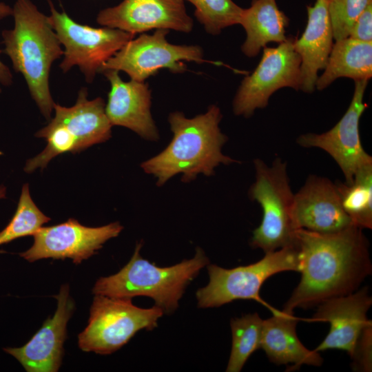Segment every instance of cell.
I'll return each mask as SVG.
<instances>
[{"mask_svg":"<svg viewBox=\"0 0 372 372\" xmlns=\"http://www.w3.org/2000/svg\"><path fill=\"white\" fill-rule=\"evenodd\" d=\"M301 279L283 310L307 309L358 290L371 275L369 243L354 225L333 234L296 230Z\"/></svg>","mask_w":372,"mask_h":372,"instance_id":"6da1fadb","label":"cell"},{"mask_svg":"<svg viewBox=\"0 0 372 372\" xmlns=\"http://www.w3.org/2000/svg\"><path fill=\"white\" fill-rule=\"evenodd\" d=\"M223 115L216 105L194 118H187L183 112L169 114L168 122L173 137L159 154L143 162V171L156 178V185L162 186L173 176L181 174V180L188 183L203 174H214L220 164L229 165L237 161L223 154L227 137L220 130Z\"/></svg>","mask_w":372,"mask_h":372,"instance_id":"7a4b0ae2","label":"cell"},{"mask_svg":"<svg viewBox=\"0 0 372 372\" xmlns=\"http://www.w3.org/2000/svg\"><path fill=\"white\" fill-rule=\"evenodd\" d=\"M14 28L2 31L4 52L12 67L22 74L32 98L46 119L50 118L54 103L49 86L52 63L63 50L48 16L31 0H16L12 8Z\"/></svg>","mask_w":372,"mask_h":372,"instance_id":"3957f363","label":"cell"},{"mask_svg":"<svg viewBox=\"0 0 372 372\" xmlns=\"http://www.w3.org/2000/svg\"><path fill=\"white\" fill-rule=\"evenodd\" d=\"M142 242L136 245L130 260L116 273L100 278L92 293L114 298H132L147 296L164 313H170L178 307L186 287L209 263L203 250L196 247L195 256L175 265L157 267L140 254Z\"/></svg>","mask_w":372,"mask_h":372,"instance_id":"277c9868","label":"cell"},{"mask_svg":"<svg viewBox=\"0 0 372 372\" xmlns=\"http://www.w3.org/2000/svg\"><path fill=\"white\" fill-rule=\"evenodd\" d=\"M54 118L35 134L45 138L47 145L26 162L24 170L28 173L44 169L60 154L80 152L111 137L112 125L105 113L104 100L101 97L88 100L85 87L79 90L73 106L67 107L54 103Z\"/></svg>","mask_w":372,"mask_h":372,"instance_id":"5b68a950","label":"cell"},{"mask_svg":"<svg viewBox=\"0 0 372 372\" xmlns=\"http://www.w3.org/2000/svg\"><path fill=\"white\" fill-rule=\"evenodd\" d=\"M256 180L249 196L262 210L260 225L254 230L251 245L265 253L296 244V230L292 220L294 194L289 184L287 163L276 158L269 166L254 161Z\"/></svg>","mask_w":372,"mask_h":372,"instance_id":"8992f818","label":"cell"},{"mask_svg":"<svg viewBox=\"0 0 372 372\" xmlns=\"http://www.w3.org/2000/svg\"><path fill=\"white\" fill-rule=\"evenodd\" d=\"M164 314L157 306L144 309L132 298L95 295L88 323L79 334V348L85 352L110 354L127 344L139 331L152 330Z\"/></svg>","mask_w":372,"mask_h":372,"instance_id":"52a82bcc","label":"cell"},{"mask_svg":"<svg viewBox=\"0 0 372 372\" xmlns=\"http://www.w3.org/2000/svg\"><path fill=\"white\" fill-rule=\"evenodd\" d=\"M208 284L196 293L199 308L218 307L236 300L262 302L260 291L269 277L286 271H299L298 250L296 245L265 253L259 261L233 269L208 264Z\"/></svg>","mask_w":372,"mask_h":372,"instance_id":"ba28073f","label":"cell"},{"mask_svg":"<svg viewBox=\"0 0 372 372\" xmlns=\"http://www.w3.org/2000/svg\"><path fill=\"white\" fill-rule=\"evenodd\" d=\"M49 23L61 45L63 59L60 68L63 73L77 66L87 83H92L103 65L135 34L109 27L93 28L72 20L64 11H58L48 0Z\"/></svg>","mask_w":372,"mask_h":372,"instance_id":"9c48e42d","label":"cell"},{"mask_svg":"<svg viewBox=\"0 0 372 372\" xmlns=\"http://www.w3.org/2000/svg\"><path fill=\"white\" fill-rule=\"evenodd\" d=\"M294 39H287L275 48L265 47L261 59L242 81L233 100L237 116H251L256 110L266 107L271 96L282 87L299 90L301 59L294 48Z\"/></svg>","mask_w":372,"mask_h":372,"instance_id":"30bf717a","label":"cell"},{"mask_svg":"<svg viewBox=\"0 0 372 372\" xmlns=\"http://www.w3.org/2000/svg\"><path fill=\"white\" fill-rule=\"evenodd\" d=\"M168 33L167 30L158 29L152 34L143 33L132 39L103 65L100 72L123 71L130 79L145 82L161 69L181 73L187 68L184 61H206L201 47L170 43L167 40Z\"/></svg>","mask_w":372,"mask_h":372,"instance_id":"8fae6325","label":"cell"},{"mask_svg":"<svg viewBox=\"0 0 372 372\" xmlns=\"http://www.w3.org/2000/svg\"><path fill=\"white\" fill-rule=\"evenodd\" d=\"M367 80L355 81L351 101L340 121L329 130L299 136L297 143L306 148H319L327 152L350 183L357 171L372 164V157L364 150L360 135V120L367 107L364 101Z\"/></svg>","mask_w":372,"mask_h":372,"instance_id":"7c38bea8","label":"cell"},{"mask_svg":"<svg viewBox=\"0 0 372 372\" xmlns=\"http://www.w3.org/2000/svg\"><path fill=\"white\" fill-rule=\"evenodd\" d=\"M123 229L118 222L91 227L69 218L58 225L42 227L33 235V245L19 255L29 262L69 258L78 265L95 254L108 240L118 236Z\"/></svg>","mask_w":372,"mask_h":372,"instance_id":"4fadbf2b","label":"cell"},{"mask_svg":"<svg viewBox=\"0 0 372 372\" xmlns=\"http://www.w3.org/2000/svg\"><path fill=\"white\" fill-rule=\"evenodd\" d=\"M96 22L134 34L158 29L187 33L194 27L185 0H123L101 10Z\"/></svg>","mask_w":372,"mask_h":372,"instance_id":"5bb4252c","label":"cell"},{"mask_svg":"<svg viewBox=\"0 0 372 372\" xmlns=\"http://www.w3.org/2000/svg\"><path fill=\"white\" fill-rule=\"evenodd\" d=\"M292 220L296 229L333 234L353 225L345 213L335 182L309 175L294 194Z\"/></svg>","mask_w":372,"mask_h":372,"instance_id":"9a60e30c","label":"cell"},{"mask_svg":"<svg viewBox=\"0 0 372 372\" xmlns=\"http://www.w3.org/2000/svg\"><path fill=\"white\" fill-rule=\"evenodd\" d=\"M57 308L32 338L21 347L3 351L16 358L28 372H56L61 364L67 324L74 311V302L68 285L61 286Z\"/></svg>","mask_w":372,"mask_h":372,"instance_id":"2e32d148","label":"cell"},{"mask_svg":"<svg viewBox=\"0 0 372 372\" xmlns=\"http://www.w3.org/2000/svg\"><path fill=\"white\" fill-rule=\"evenodd\" d=\"M371 304L372 298L368 287L329 298L318 304L312 320L328 322L330 329L315 351L339 349L351 356L358 338L369 320L366 313Z\"/></svg>","mask_w":372,"mask_h":372,"instance_id":"e0dca14e","label":"cell"},{"mask_svg":"<svg viewBox=\"0 0 372 372\" xmlns=\"http://www.w3.org/2000/svg\"><path fill=\"white\" fill-rule=\"evenodd\" d=\"M110 83L105 113L112 125L122 126L141 138L157 141L159 134L151 114V90L147 83L123 81L118 71L101 72Z\"/></svg>","mask_w":372,"mask_h":372,"instance_id":"ac0fdd59","label":"cell"},{"mask_svg":"<svg viewBox=\"0 0 372 372\" xmlns=\"http://www.w3.org/2000/svg\"><path fill=\"white\" fill-rule=\"evenodd\" d=\"M307 23L299 39H294L295 50L301 59L302 91L312 93L316 89L318 73L327 65L333 35L328 12V1L316 0L307 7Z\"/></svg>","mask_w":372,"mask_h":372,"instance_id":"d6986e66","label":"cell"},{"mask_svg":"<svg viewBox=\"0 0 372 372\" xmlns=\"http://www.w3.org/2000/svg\"><path fill=\"white\" fill-rule=\"evenodd\" d=\"M298 318L293 312L276 310L271 318L263 320L260 348L276 364H289L291 370L302 365L319 366L323 360L318 351L306 348L296 333Z\"/></svg>","mask_w":372,"mask_h":372,"instance_id":"ffe728a7","label":"cell"},{"mask_svg":"<svg viewBox=\"0 0 372 372\" xmlns=\"http://www.w3.org/2000/svg\"><path fill=\"white\" fill-rule=\"evenodd\" d=\"M289 23V18L279 9L276 0H252L249 8H243L239 22L246 32L241 46L242 53L254 57L269 43L285 41Z\"/></svg>","mask_w":372,"mask_h":372,"instance_id":"44dd1931","label":"cell"},{"mask_svg":"<svg viewBox=\"0 0 372 372\" xmlns=\"http://www.w3.org/2000/svg\"><path fill=\"white\" fill-rule=\"evenodd\" d=\"M324 70L316 81L318 90L325 89L340 77L369 81L372 76V42L350 37L335 41Z\"/></svg>","mask_w":372,"mask_h":372,"instance_id":"7402d4cb","label":"cell"},{"mask_svg":"<svg viewBox=\"0 0 372 372\" xmlns=\"http://www.w3.org/2000/svg\"><path fill=\"white\" fill-rule=\"evenodd\" d=\"M342 207L353 225L372 228V164L358 169L350 183L335 182Z\"/></svg>","mask_w":372,"mask_h":372,"instance_id":"603a6c76","label":"cell"},{"mask_svg":"<svg viewBox=\"0 0 372 372\" xmlns=\"http://www.w3.org/2000/svg\"><path fill=\"white\" fill-rule=\"evenodd\" d=\"M262 322L256 313L231 320L232 345L227 372L240 371L250 355L260 348Z\"/></svg>","mask_w":372,"mask_h":372,"instance_id":"cb8c5ba5","label":"cell"},{"mask_svg":"<svg viewBox=\"0 0 372 372\" xmlns=\"http://www.w3.org/2000/svg\"><path fill=\"white\" fill-rule=\"evenodd\" d=\"M50 220L33 201L28 184L21 189L16 211L7 226L0 231V245L17 238L33 236Z\"/></svg>","mask_w":372,"mask_h":372,"instance_id":"d4e9b609","label":"cell"},{"mask_svg":"<svg viewBox=\"0 0 372 372\" xmlns=\"http://www.w3.org/2000/svg\"><path fill=\"white\" fill-rule=\"evenodd\" d=\"M194 7V16L210 34L217 35L239 24L243 8L232 0H185Z\"/></svg>","mask_w":372,"mask_h":372,"instance_id":"484cf974","label":"cell"},{"mask_svg":"<svg viewBox=\"0 0 372 372\" xmlns=\"http://www.w3.org/2000/svg\"><path fill=\"white\" fill-rule=\"evenodd\" d=\"M372 0H332L328 1V12L333 39L349 37L353 23Z\"/></svg>","mask_w":372,"mask_h":372,"instance_id":"4316f807","label":"cell"},{"mask_svg":"<svg viewBox=\"0 0 372 372\" xmlns=\"http://www.w3.org/2000/svg\"><path fill=\"white\" fill-rule=\"evenodd\" d=\"M352 369L356 371H372V322L369 320L357 341L353 355Z\"/></svg>","mask_w":372,"mask_h":372,"instance_id":"83f0119b","label":"cell"},{"mask_svg":"<svg viewBox=\"0 0 372 372\" xmlns=\"http://www.w3.org/2000/svg\"><path fill=\"white\" fill-rule=\"evenodd\" d=\"M349 37L361 41L372 42V3L356 19Z\"/></svg>","mask_w":372,"mask_h":372,"instance_id":"f1b7e54d","label":"cell"},{"mask_svg":"<svg viewBox=\"0 0 372 372\" xmlns=\"http://www.w3.org/2000/svg\"><path fill=\"white\" fill-rule=\"evenodd\" d=\"M12 14V8L0 2V20ZM1 50H0V53ZM12 83V75L9 68L0 60V83L8 86Z\"/></svg>","mask_w":372,"mask_h":372,"instance_id":"f546056e","label":"cell"},{"mask_svg":"<svg viewBox=\"0 0 372 372\" xmlns=\"http://www.w3.org/2000/svg\"><path fill=\"white\" fill-rule=\"evenodd\" d=\"M6 189L4 186H0V199L5 198Z\"/></svg>","mask_w":372,"mask_h":372,"instance_id":"4dcf8cb0","label":"cell"},{"mask_svg":"<svg viewBox=\"0 0 372 372\" xmlns=\"http://www.w3.org/2000/svg\"><path fill=\"white\" fill-rule=\"evenodd\" d=\"M1 87H0V93H1Z\"/></svg>","mask_w":372,"mask_h":372,"instance_id":"1f68e13d","label":"cell"},{"mask_svg":"<svg viewBox=\"0 0 372 372\" xmlns=\"http://www.w3.org/2000/svg\"><path fill=\"white\" fill-rule=\"evenodd\" d=\"M328 1H332V0H327Z\"/></svg>","mask_w":372,"mask_h":372,"instance_id":"d6a6232c","label":"cell"}]
</instances>
